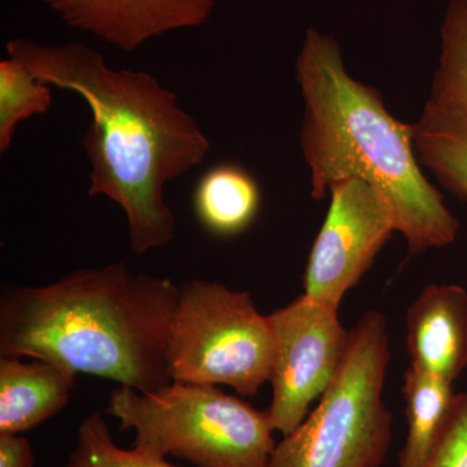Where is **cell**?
Wrapping results in <instances>:
<instances>
[{
  "label": "cell",
  "instance_id": "cell-1",
  "mask_svg": "<svg viewBox=\"0 0 467 467\" xmlns=\"http://www.w3.org/2000/svg\"><path fill=\"white\" fill-rule=\"evenodd\" d=\"M45 84L72 91L91 110L82 146L90 161L88 195L106 196L124 209L130 250L137 254L173 241L177 221L165 187L207 158L211 142L177 94L143 70L113 69L84 43L45 46L7 42Z\"/></svg>",
  "mask_w": 467,
  "mask_h": 467
},
{
  "label": "cell",
  "instance_id": "cell-2",
  "mask_svg": "<svg viewBox=\"0 0 467 467\" xmlns=\"http://www.w3.org/2000/svg\"><path fill=\"white\" fill-rule=\"evenodd\" d=\"M180 290L125 261L85 267L0 297V356L33 358L138 392L171 383L168 342Z\"/></svg>",
  "mask_w": 467,
  "mask_h": 467
},
{
  "label": "cell",
  "instance_id": "cell-3",
  "mask_svg": "<svg viewBox=\"0 0 467 467\" xmlns=\"http://www.w3.org/2000/svg\"><path fill=\"white\" fill-rule=\"evenodd\" d=\"M295 73L304 100L300 146L312 198L324 201L333 184L358 178L389 202L409 257L453 243L460 223L422 173L414 125L396 119L379 90L347 72L337 39L306 30Z\"/></svg>",
  "mask_w": 467,
  "mask_h": 467
},
{
  "label": "cell",
  "instance_id": "cell-4",
  "mask_svg": "<svg viewBox=\"0 0 467 467\" xmlns=\"http://www.w3.org/2000/svg\"><path fill=\"white\" fill-rule=\"evenodd\" d=\"M107 413L133 430L134 447L198 467H266L275 448L267 411L212 384L171 380L142 393L119 386Z\"/></svg>",
  "mask_w": 467,
  "mask_h": 467
},
{
  "label": "cell",
  "instance_id": "cell-5",
  "mask_svg": "<svg viewBox=\"0 0 467 467\" xmlns=\"http://www.w3.org/2000/svg\"><path fill=\"white\" fill-rule=\"evenodd\" d=\"M389 350L383 313L368 310L317 407L275 445L266 467H379L392 441L383 400Z\"/></svg>",
  "mask_w": 467,
  "mask_h": 467
},
{
  "label": "cell",
  "instance_id": "cell-6",
  "mask_svg": "<svg viewBox=\"0 0 467 467\" xmlns=\"http://www.w3.org/2000/svg\"><path fill=\"white\" fill-rule=\"evenodd\" d=\"M273 337L248 291L192 279L181 287L168 342L171 380L225 384L256 396L269 382Z\"/></svg>",
  "mask_w": 467,
  "mask_h": 467
},
{
  "label": "cell",
  "instance_id": "cell-7",
  "mask_svg": "<svg viewBox=\"0 0 467 467\" xmlns=\"http://www.w3.org/2000/svg\"><path fill=\"white\" fill-rule=\"evenodd\" d=\"M269 317L273 359L266 409L275 431L291 434L334 379L348 348L350 331L339 309L300 295Z\"/></svg>",
  "mask_w": 467,
  "mask_h": 467
},
{
  "label": "cell",
  "instance_id": "cell-8",
  "mask_svg": "<svg viewBox=\"0 0 467 467\" xmlns=\"http://www.w3.org/2000/svg\"><path fill=\"white\" fill-rule=\"evenodd\" d=\"M330 196L303 284L304 294L339 309L344 295L359 284L396 232V221L389 202L365 181H340L331 187Z\"/></svg>",
  "mask_w": 467,
  "mask_h": 467
},
{
  "label": "cell",
  "instance_id": "cell-9",
  "mask_svg": "<svg viewBox=\"0 0 467 467\" xmlns=\"http://www.w3.org/2000/svg\"><path fill=\"white\" fill-rule=\"evenodd\" d=\"M67 26L134 52L169 32L204 26L217 0H41Z\"/></svg>",
  "mask_w": 467,
  "mask_h": 467
},
{
  "label": "cell",
  "instance_id": "cell-10",
  "mask_svg": "<svg viewBox=\"0 0 467 467\" xmlns=\"http://www.w3.org/2000/svg\"><path fill=\"white\" fill-rule=\"evenodd\" d=\"M410 367L450 380L467 367V292L457 285H430L407 316Z\"/></svg>",
  "mask_w": 467,
  "mask_h": 467
},
{
  "label": "cell",
  "instance_id": "cell-11",
  "mask_svg": "<svg viewBox=\"0 0 467 467\" xmlns=\"http://www.w3.org/2000/svg\"><path fill=\"white\" fill-rule=\"evenodd\" d=\"M76 374L34 358H0V434H20L41 425L70 400Z\"/></svg>",
  "mask_w": 467,
  "mask_h": 467
},
{
  "label": "cell",
  "instance_id": "cell-12",
  "mask_svg": "<svg viewBox=\"0 0 467 467\" xmlns=\"http://www.w3.org/2000/svg\"><path fill=\"white\" fill-rule=\"evenodd\" d=\"M192 205L207 232L221 238L239 235L259 214V183L241 165L223 162L202 175L193 190Z\"/></svg>",
  "mask_w": 467,
  "mask_h": 467
},
{
  "label": "cell",
  "instance_id": "cell-13",
  "mask_svg": "<svg viewBox=\"0 0 467 467\" xmlns=\"http://www.w3.org/2000/svg\"><path fill=\"white\" fill-rule=\"evenodd\" d=\"M413 125L420 167L431 171L447 192L467 202V119L429 100Z\"/></svg>",
  "mask_w": 467,
  "mask_h": 467
},
{
  "label": "cell",
  "instance_id": "cell-14",
  "mask_svg": "<svg viewBox=\"0 0 467 467\" xmlns=\"http://www.w3.org/2000/svg\"><path fill=\"white\" fill-rule=\"evenodd\" d=\"M402 395L407 402L408 435L399 454V467H420L434 447L456 393L451 382L409 367Z\"/></svg>",
  "mask_w": 467,
  "mask_h": 467
},
{
  "label": "cell",
  "instance_id": "cell-15",
  "mask_svg": "<svg viewBox=\"0 0 467 467\" xmlns=\"http://www.w3.org/2000/svg\"><path fill=\"white\" fill-rule=\"evenodd\" d=\"M430 101L467 119V0H450Z\"/></svg>",
  "mask_w": 467,
  "mask_h": 467
},
{
  "label": "cell",
  "instance_id": "cell-16",
  "mask_svg": "<svg viewBox=\"0 0 467 467\" xmlns=\"http://www.w3.org/2000/svg\"><path fill=\"white\" fill-rule=\"evenodd\" d=\"M51 106L52 86L15 58L0 61V152L12 146L18 124L46 115Z\"/></svg>",
  "mask_w": 467,
  "mask_h": 467
},
{
  "label": "cell",
  "instance_id": "cell-17",
  "mask_svg": "<svg viewBox=\"0 0 467 467\" xmlns=\"http://www.w3.org/2000/svg\"><path fill=\"white\" fill-rule=\"evenodd\" d=\"M64 467H178L165 457L133 448L122 450L113 441L100 411H92L77 431L76 444Z\"/></svg>",
  "mask_w": 467,
  "mask_h": 467
},
{
  "label": "cell",
  "instance_id": "cell-18",
  "mask_svg": "<svg viewBox=\"0 0 467 467\" xmlns=\"http://www.w3.org/2000/svg\"><path fill=\"white\" fill-rule=\"evenodd\" d=\"M420 467H467V393H456L434 447Z\"/></svg>",
  "mask_w": 467,
  "mask_h": 467
},
{
  "label": "cell",
  "instance_id": "cell-19",
  "mask_svg": "<svg viewBox=\"0 0 467 467\" xmlns=\"http://www.w3.org/2000/svg\"><path fill=\"white\" fill-rule=\"evenodd\" d=\"M32 445L24 436L0 434V467H33Z\"/></svg>",
  "mask_w": 467,
  "mask_h": 467
}]
</instances>
